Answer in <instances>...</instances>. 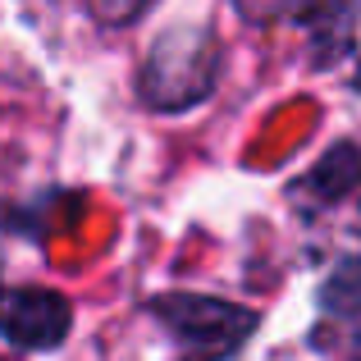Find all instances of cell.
<instances>
[{"label": "cell", "instance_id": "6da1fadb", "mask_svg": "<svg viewBox=\"0 0 361 361\" xmlns=\"http://www.w3.org/2000/svg\"><path fill=\"white\" fill-rule=\"evenodd\" d=\"M220 42L211 27H165L137 73V97L151 110H192L211 97Z\"/></svg>", "mask_w": 361, "mask_h": 361}, {"label": "cell", "instance_id": "7a4b0ae2", "mask_svg": "<svg viewBox=\"0 0 361 361\" xmlns=\"http://www.w3.org/2000/svg\"><path fill=\"white\" fill-rule=\"evenodd\" d=\"M165 329L178 338V343L197 348V353H233L247 334L256 329V311L233 307L224 298H211V293H165V298L151 302Z\"/></svg>", "mask_w": 361, "mask_h": 361}, {"label": "cell", "instance_id": "3957f363", "mask_svg": "<svg viewBox=\"0 0 361 361\" xmlns=\"http://www.w3.org/2000/svg\"><path fill=\"white\" fill-rule=\"evenodd\" d=\"M69 320L73 307L55 288H18L0 302V334L14 348H27V353L60 348L64 334H69Z\"/></svg>", "mask_w": 361, "mask_h": 361}, {"label": "cell", "instance_id": "277c9868", "mask_svg": "<svg viewBox=\"0 0 361 361\" xmlns=\"http://www.w3.org/2000/svg\"><path fill=\"white\" fill-rule=\"evenodd\" d=\"M357 183H361V151L357 147H334L316 169H311V188H316L320 197H329V202L343 197V192H353Z\"/></svg>", "mask_w": 361, "mask_h": 361}, {"label": "cell", "instance_id": "5b68a950", "mask_svg": "<svg viewBox=\"0 0 361 361\" xmlns=\"http://www.w3.org/2000/svg\"><path fill=\"white\" fill-rule=\"evenodd\" d=\"M320 302H325L329 316H357L361 311V256H348L334 274L320 288Z\"/></svg>", "mask_w": 361, "mask_h": 361}, {"label": "cell", "instance_id": "8992f818", "mask_svg": "<svg viewBox=\"0 0 361 361\" xmlns=\"http://www.w3.org/2000/svg\"><path fill=\"white\" fill-rule=\"evenodd\" d=\"M97 5V14H101V23H133V18L147 9V0H92Z\"/></svg>", "mask_w": 361, "mask_h": 361}]
</instances>
